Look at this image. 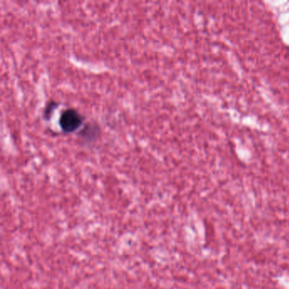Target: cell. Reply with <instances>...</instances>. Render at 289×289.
<instances>
[{
	"label": "cell",
	"mask_w": 289,
	"mask_h": 289,
	"mask_svg": "<svg viewBox=\"0 0 289 289\" xmlns=\"http://www.w3.org/2000/svg\"><path fill=\"white\" fill-rule=\"evenodd\" d=\"M84 120V117L82 114L79 113L77 110L73 108H69L62 111L59 123L60 128L62 129L63 132L72 133L82 126Z\"/></svg>",
	"instance_id": "6da1fadb"
},
{
	"label": "cell",
	"mask_w": 289,
	"mask_h": 289,
	"mask_svg": "<svg viewBox=\"0 0 289 289\" xmlns=\"http://www.w3.org/2000/svg\"><path fill=\"white\" fill-rule=\"evenodd\" d=\"M59 104L55 102V101H49L47 104L46 107L44 109V117L46 120H48L52 117V114L54 112V110L58 107Z\"/></svg>",
	"instance_id": "7a4b0ae2"
}]
</instances>
